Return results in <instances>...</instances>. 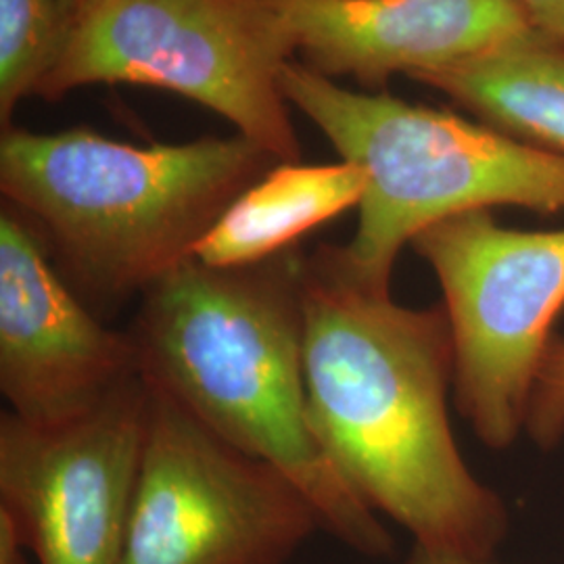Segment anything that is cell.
I'll list each match as a JSON object with an SVG mask.
<instances>
[{
    "label": "cell",
    "instance_id": "obj_10",
    "mask_svg": "<svg viewBox=\"0 0 564 564\" xmlns=\"http://www.w3.org/2000/svg\"><path fill=\"white\" fill-rule=\"evenodd\" d=\"M302 63L324 78L383 88L391 76L468 59L533 30L519 0H265Z\"/></svg>",
    "mask_w": 564,
    "mask_h": 564
},
{
    "label": "cell",
    "instance_id": "obj_5",
    "mask_svg": "<svg viewBox=\"0 0 564 564\" xmlns=\"http://www.w3.org/2000/svg\"><path fill=\"white\" fill-rule=\"evenodd\" d=\"M295 42L265 0H97L72 23L36 97L141 84L216 111L276 162L302 147L282 95Z\"/></svg>",
    "mask_w": 564,
    "mask_h": 564
},
{
    "label": "cell",
    "instance_id": "obj_4",
    "mask_svg": "<svg viewBox=\"0 0 564 564\" xmlns=\"http://www.w3.org/2000/svg\"><path fill=\"white\" fill-rule=\"evenodd\" d=\"M281 88L343 162L366 172L358 228L333 245L343 272L366 289L391 293L403 247L449 216L491 207L564 214L561 155L444 109L345 88L302 61L282 67Z\"/></svg>",
    "mask_w": 564,
    "mask_h": 564
},
{
    "label": "cell",
    "instance_id": "obj_11",
    "mask_svg": "<svg viewBox=\"0 0 564 564\" xmlns=\"http://www.w3.org/2000/svg\"><path fill=\"white\" fill-rule=\"evenodd\" d=\"M414 80L485 126L564 158V42L531 30Z\"/></svg>",
    "mask_w": 564,
    "mask_h": 564
},
{
    "label": "cell",
    "instance_id": "obj_18",
    "mask_svg": "<svg viewBox=\"0 0 564 564\" xmlns=\"http://www.w3.org/2000/svg\"><path fill=\"white\" fill-rule=\"evenodd\" d=\"M59 2L61 9L65 13V20H67V32H69L72 23L78 20L86 9H90L97 0H59Z\"/></svg>",
    "mask_w": 564,
    "mask_h": 564
},
{
    "label": "cell",
    "instance_id": "obj_14",
    "mask_svg": "<svg viewBox=\"0 0 564 564\" xmlns=\"http://www.w3.org/2000/svg\"><path fill=\"white\" fill-rule=\"evenodd\" d=\"M524 431L544 449L554 447L564 437V337L554 335L545 349Z\"/></svg>",
    "mask_w": 564,
    "mask_h": 564
},
{
    "label": "cell",
    "instance_id": "obj_7",
    "mask_svg": "<svg viewBox=\"0 0 564 564\" xmlns=\"http://www.w3.org/2000/svg\"><path fill=\"white\" fill-rule=\"evenodd\" d=\"M147 384V435L121 564L291 563L323 529L302 487Z\"/></svg>",
    "mask_w": 564,
    "mask_h": 564
},
{
    "label": "cell",
    "instance_id": "obj_17",
    "mask_svg": "<svg viewBox=\"0 0 564 564\" xmlns=\"http://www.w3.org/2000/svg\"><path fill=\"white\" fill-rule=\"evenodd\" d=\"M25 552L15 524L0 512V564H28Z\"/></svg>",
    "mask_w": 564,
    "mask_h": 564
},
{
    "label": "cell",
    "instance_id": "obj_8",
    "mask_svg": "<svg viewBox=\"0 0 564 564\" xmlns=\"http://www.w3.org/2000/svg\"><path fill=\"white\" fill-rule=\"evenodd\" d=\"M147 416L142 377L63 423L2 414L0 512L39 564H121Z\"/></svg>",
    "mask_w": 564,
    "mask_h": 564
},
{
    "label": "cell",
    "instance_id": "obj_13",
    "mask_svg": "<svg viewBox=\"0 0 564 564\" xmlns=\"http://www.w3.org/2000/svg\"><path fill=\"white\" fill-rule=\"evenodd\" d=\"M67 20L59 0H0V118L36 97L59 59Z\"/></svg>",
    "mask_w": 564,
    "mask_h": 564
},
{
    "label": "cell",
    "instance_id": "obj_6",
    "mask_svg": "<svg viewBox=\"0 0 564 564\" xmlns=\"http://www.w3.org/2000/svg\"><path fill=\"white\" fill-rule=\"evenodd\" d=\"M410 245L444 293L454 403L487 447L506 449L524 429L563 314L564 228H508L477 209L426 226Z\"/></svg>",
    "mask_w": 564,
    "mask_h": 564
},
{
    "label": "cell",
    "instance_id": "obj_2",
    "mask_svg": "<svg viewBox=\"0 0 564 564\" xmlns=\"http://www.w3.org/2000/svg\"><path fill=\"white\" fill-rule=\"evenodd\" d=\"M303 262L297 247L239 268L191 258L142 295L128 335L142 379L224 442L281 468L341 544L387 558L391 533L343 481L310 424Z\"/></svg>",
    "mask_w": 564,
    "mask_h": 564
},
{
    "label": "cell",
    "instance_id": "obj_12",
    "mask_svg": "<svg viewBox=\"0 0 564 564\" xmlns=\"http://www.w3.org/2000/svg\"><path fill=\"white\" fill-rule=\"evenodd\" d=\"M366 172L354 163H279L249 186L203 237L193 258L212 268L265 262L316 226L358 207Z\"/></svg>",
    "mask_w": 564,
    "mask_h": 564
},
{
    "label": "cell",
    "instance_id": "obj_16",
    "mask_svg": "<svg viewBox=\"0 0 564 564\" xmlns=\"http://www.w3.org/2000/svg\"><path fill=\"white\" fill-rule=\"evenodd\" d=\"M405 564H498L494 558H473L447 550L414 544Z\"/></svg>",
    "mask_w": 564,
    "mask_h": 564
},
{
    "label": "cell",
    "instance_id": "obj_9",
    "mask_svg": "<svg viewBox=\"0 0 564 564\" xmlns=\"http://www.w3.org/2000/svg\"><path fill=\"white\" fill-rule=\"evenodd\" d=\"M141 377L132 337L109 328L61 276L13 207L0 216V391L28 423L76 419Z\"/></svg>",
    "mask_w": 564,
    "mask_h": 564
},
{
    "label": "cell",
    "instance_id": "obj_1",
    "mask_svg": "<svg viewBox=\"0 0 564 564\" xmlns=\"http://www.w3.org/2000/svg\"><path fill=\"white\" fill-rule=\"evenodd\" d=\"M307 414L326 458L414 544L494 558L508 533L502 498L454 440V341L444 305L405 307L349 279L321 245L303 262Z\"/></svg>",
    "mask_w": 564,
    "mask_h": 564
},
{
    "label": "cell",
    "instance_id": "obj_15",
    "mask_svg": "<svg viewBox=\"0 0 564 564\" xmlns=\"http://www.w3.org/2000/svg\"><path fill=\"white\" fill-rule=\"evenodd\" d=\"M533 30L564 42V0H519Z\"/></svg>",
    "mask_w": 564,
    "mask_h": 564
},
{
    "label": "cell",
    "instance_id": "obj_3",
    "mask_svg": "<svg viewBox=\"0 0 564 564\" xmlns=\"http://www.w3.org/2000/svg\"><path fill=\"white\" fill-rule=\"evenodd\" d=\"M279 163L241 134L137 147L84 128H9L0 191L102 321L191 260L224 212Z\"/></svg>",
    "mask_w": 564,
    "mask_h": 564
}]
</instances>
